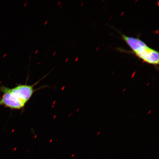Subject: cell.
Returning <instances> with one entry per match:
<instances>
[{
	"label": "cell",
	"instance_id": "obj_1",
	"mask_svg": "<svg viewBox=\"0 0 159 159\" xmlns=\"http://www.w3.org/2000/svg\"><path fill=\"white\" fill-rule=\"evenodd\" d=\"M47 75L33 85H28L27 83L24 84H20L11 89L2 87L1 89L4 94L0 100V105H3L16 110L24 109L34 94L39 89H35V85Z\"/></svg>",
	"mask_w": 159,
	"mask_h": 159
},
{
	"label": "cell",
	"instance_id": "obj_2",
	"mask_svg": "<svg viewBox=\"0 0 159 159\" xmlns=\"http://www.w3.org/2000/svg\"><path fill=\"white\" fill-rule=\"evenodd\" d=\"M122 38L137 57L144 62L154 66L159 65V52L137 38L122 34Z\"/></svg>",
	"mask_w": 159,
	"mask_h": 159
}]
</instances>
